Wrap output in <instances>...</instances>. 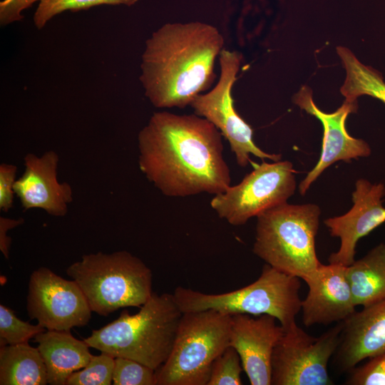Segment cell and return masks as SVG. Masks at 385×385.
<instances>
[{"label":"cell","instance_id":"obj_1","mask_svg":"<svg viewBox=\"0 0 385 385\" xmlns=\"http://www.w3.org/2000/svg\"><path fill=\"white\" fill-rule=\"evenodd\" d=\"M222 134L196 114L156 112L138 136L140 170L163 195H217L230 186Z\"/></svg>","mask_w":385,"mask_h":385},{"label":"cell","instance_id":"obj_2","mask_svg":"<svg viewBox=\"0 0 385 385\" xmlns=\"http://www.w3.org/2000/svg\"><path fill=\"white\" fill-rule=\"evenodd\" d=\"M224 38L212 25L193 21L164 24L147 39L140 81L158 108H184L212 85Z\"/></svg>","mask_w":385,"mask_h":385},{"label":"cell","instance_id":"obj_3","mask_svg":"<svg viewBox=\"0 0 385 385\" xmlns=\"http://www.w3.org/2000/svg\"><path fill=\"white\" fill-rule=\"evenodd\" d=\"M183 314L173 294L153 292L137 313L123 311L83 340L101 352L133 359L156 371L171 353Z\"/></svg>","mask_w":385,"mask_h":385},{"label":"cell","instance_id":"obj_4","mask_svg":"<svg viewBox=\"0 0 385 385\" xmlns=\"http://www.w3.org/2000/svg\"><path fill=\"white\" fill-rule=\"evenodd\" d=\"M320 214L315 204L287 202L260 213L253 252L276 270L303 279L322 264L315 249Z\"/></svg>","mask_w":385,"mask_h":385},{"label":"cell","instance_id":"obj_5","mask_svg":"<svg viewBox=\"0 0 385 385\" xmlns=\"http://www.w3.org/2000/svg\"><path fill=\"white\" fill-rule=\"evenodd\" d=\"M66 272L81 289L92 312L99 315L140 308L153 294L150 269L125 250L84 255Z\"/></svg>","mask_w":385,"mask_h":385},{"label":"cell","instance_id":"obj_6","mask_svg":"<svg viewBox=\"0 0 385 385\" xmlns=\"http://www.w3.org/2000/svg\"><path fill=\"white\" fill-rule=\"evenodd\" d=\"M299 279L266 264L256 281L234 291L205 294L179 286L173 294L183 313L212 309L229 315L269 314L285 331L296 323L301 310Z\"/></svg>","mask_w":385,"mask_h":385},{"label":"cell","instance_id":"obj_7","mask_svg":"<svg viewBox=\"0 0 385 385\" xmlns=\"http://www.w3.org/2000/svg\"><path fill=\"white\" fill-rule=\"evenodd\" d=\"M231 315L208 309L183 313L171 353L156 370V385H207L215 360L230 346Z\"/></svg>","mask_w":385,"mask_h":385},{"label":"cell","instance_id":"obj_8","mask_svg":"<svg viewBox=\"0 0 385 385\" xmlns=\"http://www.w3.org/2000/svg\"><path fill=\"white\" fill-rule=\"evenodd\" d=\"M252 171L236 185L215 195L211 207L230 225L239 226L249 219L287 202L296 189V171L289 161L251 162Z\"/></svg>","mask_w":385,"mask_h":385},{"label":"cell","instance_id":"obj_9","mask_svg":"<svg viewBox=\"0 0 385 385\" xmlns=\"http://www.w3.org/2000/svg\"><path fill=\"white\" fill-rule=\"evenodd\" d=\"M344 321L318 337L292 324L275 346L271 360V385H332L328 363L341 342Z\"/></svg>","mask_w":385,"mask_h":385},{"label":"cell","instance_id":"obj_10","mask_svg":"<svg viewBox=\"0 0 385 385\" xmlns=\"http://www.w3.org/2000/svg\"><path fill=\"white\" fill-rule=\"evenodd\" d=\"M219 60V80L212 90L205 94H199L191 103L195 114L207 119L219 130L228 141L240 167L251 163L250 155L262 160H280V154L266 153L255 143L252 128L235 108L232 90L241 66L242 55L237 51L222 49Z\"/></svg>","mask_w":385,"mask_h":385},{"label":"cell","instance_id":"obj_11","mask_svg":"<svg viewBox=\"0 0 385 385\" xmlns=\"http://www.w3.org/2000/svg\"><path fill=\"white\" fill-rule=\"evenodd\" d=\"M26 310L47 330L70 331L86 326L92 310L78 284L49 268L34 270L29 279Z\"/></svg>","mask_w":385,"mask_h":385},{"label":"cell","instance_id":"obj_12","mask_svg":"<svg viewBox=\"0 0 385 385\" xmlns=\"http://www.w3.org/2000/svg\"><path fill=\"white\" fill-rule=\"evenodd\" d=\"M294 101L300 108L319 120L324 130L319 159L299 185V193L304 195L310 185L333 163L339 160L349 163L352 159L368 157L371 150L365 140L351 137L346 128L347 116L356 112L357 102L344 101L337 111L327 113L314 104L312 91L307 86L302 87L294 96Z\"/></svg>","mask_w":385,"mask_h":385},{"label":"cell","instance_id":"obj_13","mask_svg":"<svg viewBox=\"0 0 385 385\" xmlns=\"http://www.w3.org/2000/svg\"><path fill=\"white\" fill-rule=\"evenodd\" d=\"M385 185L366 179L356 180L352 192V207L344 215L324 221L332 237H339V250L329 257V262L347 267L354 262L358 241L385 222Z\"/></svg>","mask_w":385,"mask_h":385},{"label":"cell","instance_id":"obj_14","mask_svg":"<svg viewBox=\"0 0 385 385\" xmlns=\"http://www.w3.org/2000/svg\"><path fill=\"white\" fill-rule=\"evenodd\" d=\"M276 320L269 314L258 317L246 314L231 315L230 346L239 354L251 385H271L273 350L284 333Z\"/></svg>","mask_w":385,"mask_h":385},{"label":"cell","instance_id":"obj_15","mask_svg":"<svg viewBox=\"0 0 385 385\" xmlns=\"http://www.w3.org/2000/svg\"><path fill=\"white\" fill-rule=\"evenodd\" d=\"M302 279L309 288L301 304L305 327L343 322L356 312L345 266L321 264Z\"/></svg>","mask_w":385,"mask_h":385},{"label":"cell","instance_id":"obj_16","mask_svg":"<svg viewBox=\"0 0 385 385\" xmlns=\"http://www.w3.org/2000/svg\"><path fill=\"white\" fill-rule=\"evenodd\" d=\"M58 160L55 151H47L41 156L33 153L25 156L24 172L14 186L25 211L39 208L55 217L66 215L73 192L68 183H59L57 179Z\"/></svg>","mask_w":385,"mask_h":385},{"label":"cell","instance_id":"obj_17","mask_svg":"<svg viewBox=\"0 0 385 385\" xmlns=\"http://www.w3.org/2000/svg\"><path fill=\"white\" fill-rule=\"evenodd\" d=\"M385 354V299L363 307L344 321L334 362L349 371L366 359Z\"/></svg>","mask_w":385,"mask_h":385},{"label":"cell","instance_id":"obj_18","mask_svg":"<svg viewBox=\"0 0 385 385\" xmlns=\"http://www.w3.org/2000/svg\"><path fill=\"white\" fill-rule=\"evenodd\" d=\"M34 339L51 385H66L70 375L86 366L93 356L88 344L75 338L70 331L46 329Z\"/></svg>","mask_w":385,"mask_h":385},{"label":"cell","instance_id":"obj_19","mask_svg":"<svg viewBox=\"0 0 385 385\" xmlns=\"http://www.w3.org/2000/svg\"><path fill=\"white\" fill-rule=\"evenodd\" d=\"M356 306L366 307L385 299V243L346 267Z\"/></svg>","mask_w":385,"mask_h":385},{"label":"cell","instance_id":"obj_20","mask_svg":"<svg viewBox=\"0 0 385 385\" xmlns=\"http://www.w3.org/2000/svg\"><path fill=\"white\" fill-rule=\"evenodd\" d=\"M46 365L38 348L28 343L0 347L1 385H45Z\"/></svg>","mask_w":385,"mask_h":385},{"label":"cell","instance_id":"obj_21","mask_svg":"<svg viewBox=\"0 0 385 385\" xmlns=\"http://www.w3.org/2000/svg\"><path fill=\"white\" fill-rule=\"evenodd\" d=\"M337 52L346 70V78L340 91L348 103L357 102L367 95L385 103V82L380 73L361 63L347 48L338 46Z\"/></svg>","mask_w":385,"mask_h":385},{"label":"cell","instance_id":"obj_22","mask_svg":"<svg viewBox=\"0 0 385 385\" xmlns=\"http://www.w3.org/2000/svg\"><path fill=\"white\" fill-rule=\"evenodd\" d=\"M138 0H41L34 16V21L37 29L45 26L56 15L64 11H78L88 9L93 6L108 4H125L131 6Z\"/></svg>","mask_w":385,"mask_h":385},{"label":"cell","instance_id":"obj_23","mask_svg":"<svg viewBox=\"0 0 385 385\" xmlns=\"http://www.w3.org/2000/svg\"><path fill=\"white\" fill-rule=\"evenodd\" d=\"M46 330L39 324L33 325L19 319L11 309L0 304V347L28 343Z\"/></svg>","mask_w":385,"mask_h":385},{"label":"cell","instance_id":"obj_24","mask_svg":"<svg viewBox=\"0 0 385 385\" xmlns=\"http://www.w3.org/2000/svg\"><path fill=\"white\" fill-rule=\"evenodd\" d=\"M114 364L115 357L107 353L93 355L86 366L70 375L66 385H110Z\"/></svg>","mask_w":385,"mask_h":385},{"label":"cell","instance_id":"obj_25","mask_svg":"<svg viewBox=\"0 0 385 385\" xmlns=\"http://www.w3.org/2000/svg\"><path fill=\"white\" fill-rule=\"evenodd\" d=\"M242 370L239 354L228 346L213 362L207 385H241Z\"/></svg>","mask_w":385,"mask_h":385},{"label":"cell","instance_id":"obj_26","mask_svg":"<svg viewBox=\"0 0 385 385\" xmlns=\"http://www.w3.org/2000/svg\"><path fill=\"white\" fill-rule=\"evenodd\" d=\"M155 370L133 359L115 357L114 385H156Z\"/></svg>","mask_w":385,"mask_h":385},{"label":"cell","instance_id":"obj_27","mask_svg":"<svg viewBox=\"0 0 385 385\" xmlns=\"http://www.w3.org/2000/svg\"><path fill=\"white\" fill-rule=\"evenodd\" d=\"M348 385H385V354L369 359L364 365L349 371Z\"/></svg>","mask_w":385,"mask_h":385},{"label":"cell","instance_id":"obj_28","mask_svg":"<svg viewBox=\"0 0 385 385\" xmlns=\"http://www.w3.org/2000/svg\"><path fill=\"white\" fill-rule=\"evenodd\" d=\"M16 171L14 165H0V210L3 212H8L13 206Z\"/></svg>","mask_w":385,"mask_h":385},{"label":"cell","instance_id":"obj_29","mask_svg":"<svg viewBox=\"0 0 385 385\" xmlns=\"http://www.w3.org/2000/svg\"><path fill=\"white\" fill-rule=\"evenodd\" d=\"M41 0H4L0 2V24L21 21V11L31 6L36 1Z\"/></svg>","mask_w":385,"mask_h":385},{"label":"cell","instance_id":"obj_30","mask_svg":"<svg viewBox=\"0 0 385 385\" xmlns=\"http://www.w3.org/2000/svg\"><path fill=\"white\" fill-rule=\"evenodd\" d=\"M24 222V219L17 220L0 217V250L6 259L9 257V250L11 239L7 235V232Z\"/></svg>","mask_w":385,"mask_h":385}]
</instances>
